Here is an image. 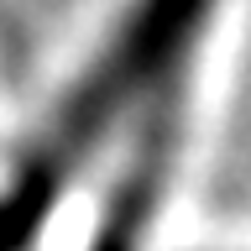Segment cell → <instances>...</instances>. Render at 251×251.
Segmentation results:
<instances>
[{"instance_id":"6da1fadb","label":"cell","mask_w":251,"mask_h":251,"mask_svg":"<svg viewBox=\"0 0 251 251\" xmlns=\"http://www.w3.org/2000/svg\"><path fill=\"white\" fill-rule=\"evenodd\" d=\"M220 0H126L0 178V251H37L74 188L121 147L157 100L188 84Z\"/></svg>"},{"instance_id":"7a4b0ae2","label":"cell","mask_w":251,"mask_h":251,"mask_svg":"<svg viewBox=\"0 0 251 251\" xmlns=\"http://www.w3.org/2000/svg\"><path fill=\"white\" fill-rule=\"evenodd\" d=\"M183 110H188V84H178L126 136V162L115 168L105 199H100L84 251H147L173 183V168H178V152H183Z\"/></svg>"}]
</instances>
